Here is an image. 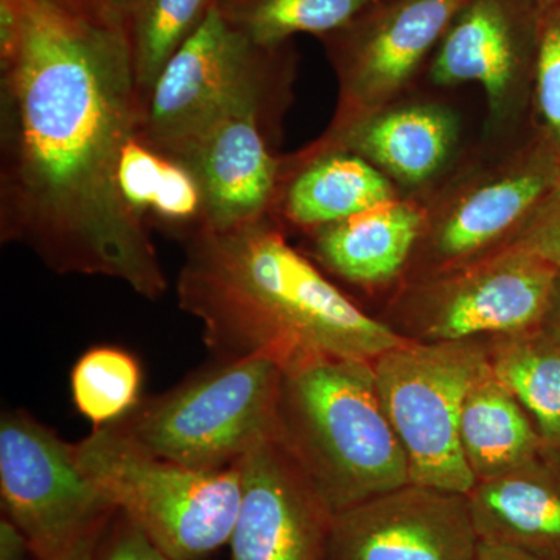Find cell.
Wrapping results in <instances>:
<instances>
[{
    "mask_svg": "<svg viewBox=\"0 0 560 560\" xmlns=\"http://www.w3.org/2000/svg\"><path fill=\"white\" fill-rule=\"evenodd\" d=\"M143 105L121 10L106 0H0V237L61 275L167 289L121 154Z\"/></svg>",
    "mask_w": 560,
    "mask_h": 560,
    "instance_id": "obj_1",
    "label": "cell"
},
{
    "mask_svg": "<svg viewBox=\"0 0 560 560\" xmlns=\"http://www.w3.org/2000/svg\"><path fill=\"white\" fill-rule=\"evenodd\" d=\"M179 307L230 360L265 357L282 370L320 357L374 361L407 340L372 318L287 242L271 215L184 237Z\"/></svg>",
    "mask_w": 560,
    "mask_h": 560,
    "instance_id": "obj_2",
    "label": "cell"
},
{
    "mask_svg": "<svg viewBox=\"0 0 560 560\" xmlns=\"http://www.w3.org/2000/svg\"><path fill=\"white\" fill-rule=\"evenodd\" d=\"M278 441L331 515L411 482L372 361L320 357L285 368Z\"/></svg>",
    "mask_w": 560,
    "mask_h": 560,
    "instance_id": "obj_3",
    "label": "cell"
},
{
    "mask_svg": "<svg viewBox=\"0 0 560 560\" xmlns=\"http://www.w3.org/2000/svg\"><path fill=\"white\" fill-rule=\"evenodd\" d=\"M289 46L254 43L213 7L162 70L143 106L138 138L176 162L210 128L237 114L259 117L272 138L293 77Z\"/></svg>",
    "mask_w": 560,
    "mask_h": 560,
    "instance_id": "obj_4",
    "label": "cell"
},
{
    "mask_svg": "<svg viewBox=\"0 0 560 560\" xmlns=\"http://www.w3.org/2000/svg\"><path fill=\"white\" fill-rule=\"evenodd\" d=\"M77 463L173 560H198L231 540L242 500L237 466L195 470L150 455L114 425L73 445Z\"/></svg>",
    "mask_w": 560,
    "mask_h": 560,
    "instance_id": "obj_5",
    "label": "cell"
},
{
    "mask_svg": "<svg viewBox=\"0 0 560 560\" xmlns=\"http://www.w3.org/2000/svg\"><path fill=\"white\" fill-rule=\"evenodd\" d=\"M282 378V368L265 357L230 360L114 427L158 458L228 469L257 445L279 440Z\"/></svg>",
    "mask_w": 560,
    "mask_h": 560,
    "instance_id": "obj_6",
    "label": "cell"
},
{
    "mask_svg": "<svg viewBox=\"0 0 560 560\" xmlns=\"http://www.w3.org/2000/svg\"><path fill=\"white\" fill-rule=\"evenodd\" d=\"M372 366L412 485L467 495L477 480L460 448V407L471 383L489 366L488 338L407 340Z\"/></svg>",
    "mask_w": 560,
    "mask_h": 560,
    "instance_id": "obj_7",
    "label": "cell"
},
{
    "mask_svg": "<svg viewBox=\"0 0 560 560\" xmlns=\"http://www.w3.org/2000/svg\"><path fill=\"white\" fill-rule=\"evenodd\" d=\"M559 268L506 246L431 278L405 282L382 319L404 340L448 342L540 329Z\"/></svg>",
    "mask_w": 560,
    "mask_h": 560,
    "instance_id": "obj_8",
    "label": "cell"
},
{
    "mask_svg": "<svg viewBox=\"0 0 560 560\" xmlns=\"http://www.w3.org/2000/svg\"><path fill=\"white\" fill-rule=\"evenodd\" d=\"M0 490L10 521L39 560L97 529L114 510L81 470L73 445L20 412L3 415L0 423Z\"/></svg>",
    "mask_w": 560,
    "mask_h": 560,
    "instance_id": "obj_9",
    "label": "cell"
},
{
    "mask_svg": "<svg viewBox=\"0 0 560 560\" xmlns=\"http://www.w3.org/2000/svg\"><path fill=\"white\" fill-rule=\"evenodd\" d=\"M560 179V160L544 143L460 187L427 219L405 282L431 278L503 249Z\"/></svg>",
    "mask_w": 560,
    "mask_h": 560,
    "instance_id": "obj_10",
    "label": "cell"
},
{
    "mask_svg": "<svg viewBox=\"0 0 560 560\" xmlns=\"http://www.w3.org/2000/svg\"><path fill=\"white\" fill-rule=\"evenodd\" d=\"M467 0H381L341 31L320 38L341 86L335 120L389 105Z\"/></svg>",
    "mask_w": 560,
    "mask_h": 560,
    "instance_id": "obj_11",
    "label": "cell"
},
{
    "mask_svg": "<svg viewBox=\"0 0 560 560\" xmlns=\"http://www.w3.org/2000/svg\"><path fill=\"white\" fill-rule=\"evenodd\" d=\"M464 493L408 485L331 517L326 560H474Z\"/></svg>",
    "mask_w": 560,
    "mask_h": 560,
    "instance_id": "obj_12",
    "label": "cell"
},
{
    "mask_svg": "<svg viewBox=\"0 0 560 560\" xmlns=\"http://www.w3.org/2000/svg\"><path fill=\"white\" fill-rule=\"evenodd\" d=\"M235 466L242 500L231 560H326L334 515L287 448L264 442Z\"/></svg>",
    "mask_w": 560,
    "mask_h": 560,
    "instance_id": "obj_13",
    "label": "cell"
},
{
    "mask_svg": "<svg viewBox=\"0 0 560 560\" xmlns=\"http://www.w3.org/2000/svg\"><path fill=\"white\" fill-rule=\"evenodd\" d=\"M540 11L536 0H467L442 36L431 79L480 83L492 117L504 119L534 61Z\"/></svg>",
    "mask_w": 560,
    "mask_h": 560,
    "instance_id": "obj_14",
    "label": "cell"
},
{
    "mask_svg": "<svg viewBox=\"0 0 560 560\" xmlns=\"http://www.w3.org/2000/svg\"><path fill=\"white\" fill-rule=\"evenodd\" d=\"M270 131L253 114L219 121L179 164L189 168L205 198V224L231 231L270 215L278 197L280 160Z\"/></svg>",
    "mask_w": 560,
    "mask_h": 560,
    "instance_id": "obj_15",
    "label": "cell"
},
{
    "mask_svg": "<svg viewBox=\"0 0 560 560\" xmlns=\"http://www.w3.org/2000/svg\"><path fill=\"white\" fill-rule=\"evenodd\" d=\"M455 140L456 121L447 109L412 105L334 120L330 130L301 153L350 151L390 178L419 186L444 167Z\"/></svg>",
    "mask_w": 560,
    "mask_h": 560,
    "instance_id": "obj_16",
    "label": "cell"
},
{
    "mask_svg": "<svg viewBox=\"0 0 560 560\" xmlns=\"http://www.w3.org/2000/svg\"><path fill=\"white\" fill-rule=\"evenodd\" d=\"M478 539L539 560H560V463L541 455L475 482L467 493Z\"/></svg>",
    "mask_w": 560,
    "mask_h": 560,
    "instance_id": "obj_17",
    "label": "cell"
},
{
    "mask_svg": "<svg viewBox=\"0 0 560 560\" xmlns=\"http://www.w3.org/2000/svg\"><path fill=\"white\" fill-rule=\"evenodd\" d=\"M396 200L388 176L370 161L331 150L280 160L278 197L270 215L279 226L308 232Z\"/></svg>",
    "mask_w": 560,
    "mask_h": 560,
    "instance_id": "obj_18",
    "label": "cell"
},
{
    "mask_svg": "<svg viewBox=\"0 0 560 560\" xmlns=\"http://www.w3.org/2000/svg\"><path fill=\"white\" fill-rule=\"evenodd\" d=\"M427 219L419 205L396 198L308 232L313 256L350 283L386 285L407 271Z\"/></svg>",
    "mask_w": 560,
    "mask_h": 560,
    "instance_id": "obj_19",
    "label": "cell"
},
{
    "mask_svg": "<svg viewBox=\"0 0 560 560\" xmlns=\"http://www.w3.org/2000/svg\"><path fill=\"white\" fill-rule=\"evenodd\" d=\"M459 441L477 481L500 477L545 455L536 423L490 364L464 396Z\"/></svg>",
    "mask_w": 560,
    "mask_h": 560,
    "instance_id": "obj_20",
    "label": "cell"
},
{
    "mask_svg": "<svg viewBox=\"0 0 560 560\" xmlns=\"http://www.w3.org/2000/svg\"><path fill=\"white\" fill-rule=\"evenodd\" d=\"M493 374L536 423L545 455L560 463V342L540 329L488 338Z\"/></svg>",
    "mask_w": 560,
    "mask_h": 560,
    "instance_id": "obj_21",
    "label": "cell"
},
{
    "mask_svg": "<svg viewBox=\"0 0 560 560\" xmlns=\"http://www.w3.org/2000/svg\"><path fill=\"white\" fill-rule=\"evenodd\" d=\"M215 5L217 0H124L121 20L143 106L162 70Z\"/></svg>",
    "mask_w": 560,
    "mask_h": 560,
    "instance_id": "obj_22",
    "label": "cell"
},
{
    "mask_svg": "<svg viewBox=\"0 0 560 560\" xmlns=\"http://www.w3.org/2000/svg\"><path fill=\"white\" fill-rule=\"evenodd\" d=\"M381 0H217V10L235 31L260 46L279 47L294 35H330Z\"/></svg>",
    "mask_w": 560,
    "mask_h": 560,
    "instance_id": "obj_23",
    "label": "cell"
},
{
    "mask_svg": "<svg viewBox=\"0 0 560 560\" xmlns=\"http://www.w3.org/2000/svg\"><path fill=\"white\" fill-rule=\"evenodd\" d=\"M142 382L138 361L114 348L84 353L72 371L77 408L97 429L135 407Z\"/></svg>",
    "mask_w": 560,
    "mask_h": 560,
    "instance_id": "obj_24",
    "label": "cell"
},
{
    "mask_svg": "<svg viewBox=\"0 0 560 560\" xmlns=\"http://www.w3.org/2000/svg\"><path fill=\"white\" fill-rule=\"evenodd\" d=\"M533 72L539 142L560 160V5L540 11Z\"/></svg>",
    "mask_w": 560,
    "mask_h": 560,
    "instance_id": "obj_25",
    "label": "cell"
},
{
    "mask_svg": "<svg viewBox=\"0 0 560 560\" xmlns=\"http://www.w3.org/2000/svg\"><path fill=\"white\" fill-rule=\"evenodd\" d=\"M506 246L537 254L560 270V179Z\"/></svg>",
    "mask_w": 560,
    "mask_h": 560,
    "instance_id": "obj_26",
    "label": "cell"
},
{
    "mask_svg": "<svg viewBox=\"0 0 560 560\" xmlns=\"http://www.w3.org/2000/svg\"><path fill=\"white\" fill-rule=\"evenodd\" d=\"M105 560H173L171 556L154 544L136 523L120 530L119 536L110 544Z\"/></svg>",
    "mask_w": 560,
    "mask_h": 560,
    "instance_id": "obj_27",
    "label": "cell"
},
{
    "mask_svg": "<svg viewBox=\"0 0 560 560\" xmlns=\"http://www.w3.org/2000/svg\"><path fill=\"white\" fill-rule=\"evenodd\" d=\"M31 550L27 537L13 521L0 522V560H24Z\"/></svg>",
    "mask_w": 560,
    "mask_h": 560,
    "instance_id": "obj_28",
    "label": "cell"
},
{
    "mask_svg": "<svg viewBox=\"0 0 560 560\" xmlns=\"http://www.w3.org/2000/svg\"><path fill=\"white\" fill-rule=\"evenodd\" d=\"M95 536H97V529L84 534L66 550L47 560H95Z\"/></svg>",
    "mask_w": 560,
    "mask_h": 560,
    "instance_id": "obj_29",
    "label": "cell"
},
{
    "mask_svg": "<svg viewBox=\"0 0 560 560\" xmlns=\"http://www.w3.org/2000/svg\"><path fill=\"white\" fill-rule=\"evenodd\" d=\"M540 330L552 340L560 342V270L555 287H552L550 304H548V311L541 320Z\"/></svg>",
    "mask_w": 560,
    "mask_h": 560,
    "instance_id": "obj_30",
    "label": "cell"
},
{
    "mask_svg": "<svg viewBox=\"0 0 560 560\" xmlns=\"http://www.w3.org/2000/svg\"><path fill=\"white\" fill-rule=\"evenodd\" d=\"M474 560H539L523 555V552L511 550V548L500 547V545L481 541L478 544L477 555Z\"/></svg>",
    "mask_w": 560,
    "mask_h": 560,
    "instance_id": "obj_31",
    "label": "cell"
},
{
    "mask_svg": "<svg viewBox=\"0 0 560 560\" xmlns=\"http://www.w3.org/2000/svg\"><path fill=\"white\" fill-rule=\"evenodd\" d=\"M540 10L551 9V7L560 5V0H536Z\"/></svg>",
    "mask_w": 560,
    "mask_h": 560,
    "instance_id": "obj_32",
    "label": "cell"
},
{
    "mask_svg": "<svg viewBox=\"0 0 560 560\" xmlns=\"http://www.w3.org/2000/svg\"><path fill=\"white\" fill-rule=\"evenodd\" d=\"M106 2L114 3V5L119 7L121 10V5H124V0H106Z\"/></svg>",
    "mask_w": 560,
    "mask_h": 560,
    "instance_id": "obj_33",
    "label": "cell"
}]
</instances>
